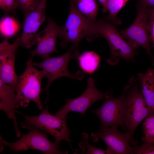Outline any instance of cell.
<instances>
[{"instance_id":"6da1fadb","label":"cell","mask_w":154,"mask_h":154,"mask_svg":"<svg viewBox=\"0 0 154 154\" xmlns=\"http://www.w3.org/2000/svg\"><path fill=\"white\" fill-rule=\"evenodd\" d=\"M70 7L69 15L64 25L60 26L59 37L62 40L61 46L65 47L71 42L78 48L79 44L86 37L90 42L95 38L94 33L95 21L81 14L77 9L72 0H70Z\"/></svg>"},{"instance_id":"7a4b0ae2","label":"cell","mask_w":154,"mask_h":154,"mask_svg":"<svg viewBox=\"0 0 154 154\" xmlns=\"http://www.w3.org/2000/svg\"><path fill=\"white\" fill-rule=\"evenodd\" d=\"M16 112L24 117V120L21 123L23 128L29 130L32 128H35L49 133L54 137L55 140L54 142L59 147L60 142L63 140L66 141L71 146L70 135L71 131L67 125V117L60 118L51 114L47 106L43 109L40 114L37 116H28L16 110Z\"/></svg>"},{"instance_id":"3957f363","label":"cell","mask_w":154,"mask_h":154,"mask_svg":"<svg viewBox=\"0 0 154 154\" xmlns=\"http://www.w3.org/2000/svg\"><path fill=\"white\" fill-rule=\"evenodd\" d=\"M80 53L78 49L72 45L66 53L60 56L51 57L50 56L39 62H33L34 66L42 69L44 78L48 79L45 87L42 90L45 91L47 98L44 102L47 104L49 101V90L50 87L55 80L62 77H67L78 80H81L84 77L83 73L78 70L76 73L72 74L69 71L68 64L70 60L77 58Z\"/></svg>"},{"instance_id":"277c9868","label":"cell","mask_w":154,"mask_h":154,"mask_svg":"<svg viewBox=\"0 0 154 154\" xmlns=\"http://www.w3.org/2000/svg\"><path fill=\"white\" fill-rule=\"evenodd\" d=\"M116 25L109 21L101 19L96 20L94 26L95 38L102 35L108 44L111 56L108 59V62L111 64L116 63L118 57L127 60H133L136 52L137 50L125 40Z\"/></svg>"},{"instance_id":"5b68a950","label":"cell","mask_w":154,"mask_h":154,"mask_svg":"<svg viewBox=\"0 0 154 154\" xmlns=\"http://www.w3.org/2000/svg\"><path fill=\"white\" fill-rule=\"evenodd\" d=\"M33 56L29 57L26 63V68L19 76L15 88L16 96L21 107L25 108L30 101L35 103L38 109H43L40 99L41 82L44 76L42 70H38L33 64Z\"/></svg>"},{"instance_id":"8992f818","label":"cell","mask_w":154,"mask_h":154,"mask_svg":"<svg viewBox=\"0 0 154 154\" xmlns=\"http://www.w3.org/2000/svg\"><path fill=\"white\" fill-rule=\"evenodd\" d=\"M137 82L132 79L130 80L133 86L131 88L129 83L130 86L126 91L127 106L123 118V122L132 140L136 144L137 141L133 137L137 128L143 119L154 113V110L149 108L147 106L139 90Z\"/></svg>"},{"instance_id":"52a82bcc","label":"cell","mask_w":154,"mask_h":154,"mask_svg":"<svg viewBox=\"0 0 154 154\" xmlns=\"http://www.w3.org/2000/svg\"><path fill=\"white\" fill-rule=\"evenodd\" d=\"M26 134H22L21 137L17 141L9 143L0 135V146L8 147L15 153L32 149L46 154H66L67 151H61L54 142L50 141L46 133L35 128L31 129Z\"/></svg>"},{"instance_id":"ba28073f","label":"cell","mask_w":154,"mask_h":154,"mask_svg":"<svg viewBox=\"0 0 154 154\" xmlns=\"http://www.w3.org/2000/svg\"><path fill=\"white\" fill-rule=\"evenodd\" d=\"M130 85L129 84L125 87L120 97H114L112 93L100 107L91 111L100 119V130L114 125L120 126L123 129L126 128L123 118L127 106L126 92Z\"/></svg>"},{"instance_id":"9c48e42d","label":"cell","mask_w":154,"mask_h":154,"mask_svg":"<svg viewBox=\"0 0 154 154\" xmlns=\"http://www.w3.org/2000/svg\"><path fill=\"white\" fill-rule=\"evenodd\" d=\"M149 8L139 3L137 6V15L134 22L120 33L135 49L137 50L139 46L143 48L154 64V59L149 44L151 39L147 29V21L150 13Z\"/></svg>"},{"instance_id":"30bf717a","label":"cell","mask_w":154,"mask_h":154,"mask_svg":"<svg viewBox=\"0 0 154 154\" xmlns=\"http://www.w3.org/2000/svg\"><path fill=\"white\" fill-rule=\"evenodd\" d=\"M110 90L105 93L99 91L96 86V80L90 76L87 79V86L84 93L79 96L66 100V102L55 115L60 118L67 117L70 112H76L84 116L89 108L95 102L106 98L112 93Z\"/></svg>"},{"instance_id":"8fae6325","label":"cell","mask_w":154,"mask_h":154,"mask_svg":"<svg viewBox=\"0 0 154 154\" xmlns=\"http://www.w3.org/2000/svg\"><path fill=\"white\" fill-rule=\"evenodd\" d=\"M117 126L114 125L100 130L99 132L92 133L93 141L97 142L101 139L107 145V154H134L131 145L137 144L132 140L129 131L122 133L118 130Z\"/></svg>"},{"instance_id":"7c38bea8","label":"cell","mask_w":154,"mask_h":154,"mask_svg":"<svg viewBox=\"0 0 154 154\" xmlns=\"http://www.w3.org/2000/svg\"><path fill=\"white\" fill-rule=\"evenodd\" d=\"M19 45V37L12 44L7 38L0 44V79L15 89L19 78L15 71V60Z\"/></svg>"},{"instance_id":"4fadbf2b","label":"cell","mask_w":154,"mask_h":154,"mask_svg":"<svg viewBox=\"0 0 154 154\" xmlns=\"http://www.w3.org/2000/svg\"><path fill=\"white\" fill-rule=\"evenodd\" d=\"M48 21L44 29L36 34L33 38L32 45L36 44L37 46L34 50L29 52L32 56L38 55L44 60L57 52L56 40L59 36L60 26L51 18H48Z\"/></svg>"},{"instance_id":"5bb4252c","label":"cell","mask_w":154,"mask_h":154,"mask_svg":"<svg viewBox=\"0 0 154 154\" xmlns=\"http://www.w3.org/2000/svg\"><path fill=\"white\" fill-rule=\"evenodd\" d=\"M47 0H39L36 6L25 17L23 31L19 37L20 45L30 48L33 38L46 18L45 11Z\"/></svg>"},{"instance_id":"9a60e30c","label":"cell","mask_w":154,"mask_h":154,"mask_svg":"<svg viewBox=\"0 0 154 154\" xmlns=\"http://www.w3.org/2000/svg\"><path fill=\"white\" fill-rule=\"evenodd\" d=\"M20 107L16 98L15 89L0 79V109L6 114L9 119L13 120L18 137L21 136V134L18 126L16 108Z\"/></svg>"},{"instance_id":"2e32d148","label":"cell","mask_w":154,"mask_h":154,"mask_svg":"<svg viewBox=\"0 0 154 154\" xmlns=\"http://www.w3.org/2000/svg\"><path fill=\"white\" fill-rule=\"evenodd\" d=\"M138 75L141 85L142 94L149 108L154 110V69L149 68Z\"/></svg>"},{"instance_id":"e0dca14e","label":"cell","mask_w":154,"mask_h":154,"mask_svg":"<svg viewBox=\"0 0 154 154\" xmlns=\"http://www.w3.org/2000/svg\"><path fill=\"white\" fill-rule=\"evenodd\" d=\"M77 58L79 67L85 73L91 74L99 67L100 56L94 51H87L79 54Z\"/></svg>"},{"instance_id":"ac0fdd59","label":"cell","mask_w":154,"mask_h":154,"mask_svg":"<svg viewBox=\"0 0 154 154\" xmlns=\"http://www.w3.org/2000/svg\"><path fill=\"white\" fill-rule=\"evenodd\" d=\"M72 0L81 14L91 20H96L98 8L96 0Z\"/></svg>"},{"instance_id":"d6986e66","label":"cell","mask_w":154,"mask_h":154,"mask_svg":"<svg viewBox=\"0 0 154 154\" xmlns=\"http://www.w3.org/2000/svg\"><path fill=\"white\" fill-rule=\"evenodd\" d=\"M19 25L13 18L5 16L1 20L0 31L5 38L8 39L15 35L19 31Z\"/></svg>"},{"instance_id":"ffe728a7","label":"cell","mask_w":154,"mask_h":154,"mask_svg":"<svg viewBox=\"0 0 154 154\" xmlns=\"http://www.w3.org/2000/svg\"><path fill=\"white\" fill-rule=\"evenodd\" d=\"M128 0H108L107 7L109 15L108 21L115 25L120 23L117 18V15Z\"/></svg>"},{"instance_id":"44dd1931","label":"cell","mask_w":154,"mask_h":154,"mask_svg":"<svg viewBox=\"0 0 154 154\" xmlns=\"http://www.w3.org/2000/svg\"><path fill=\"white\" fill-rule=\"evenodd\" d=\"M142 131L145 134L141 139L143 142L154 143V113L145 119Z\"/></svg>"},{"instance_id":"7402d4cb","label":"cell","mask_w":154,"mask_h":154,"mask_svg":"<svg viewBox=\"0 0 154 154\" xmlns=\"http://www.w3.org/2000/svg\"><path fill=\"white\" fill-rule=\"evenodd\" d=\"M82 141L79 143L80 148L82 150L80 154H107L106 150L96 147L91 145L88 142V135L85 132L82 133Z\"/></svg>"},{"instance_id":"603a6c76","label":"cell","mask_w":154,"mask_h":154,"mask_svg":"<svg viewBox=\"0 0 154 154\" xmlns=\"http://www.w3.org/2000/svg\"><path fill=\"white\" fill-rule=\"evenodd\" d=\"M17 8L21 10L25 17L37 5L39 0H16Z\"/></svg>"},{"instance_id":"cb8c5ba5","label":"cell","mask_w":154,"mask_h":154,"mask_svg":"<svg viewBox=\"0 0 154 154\" xmlns=\"http://www.w3.org/2000/svg\"><path fill=\"white\" fill-rule=\"evenodd\" d=\"M133 147L135 154H154V143L144 142L142 145H133Z\"/></svg>"},{"instance_id":"d4e9b609","label":"cell","mask_w":154,"mask_h":154,"mask_svg":"<svg viewBox=\"0 0 154 154\" xmlns=\"http://www.w3.org/2000/svg\"><path fill=\"white\" fill-rule=\"evenodd\" d=\"M0 8L5 12L14 13L17 8L16 0H0Z\"/></svg>"},{"instance_id":"484cf974","label":"cell","mask_w":154,"mask_h":154,"mask_svg":"<svg viewBox=\"0 0 154 154\" xmlns=\"http://www.w3.org/2000/svg\"><path fill=\"white\" fill-rule=\"evenodd\" d=\"M149 20L148 22L147 29L151 40L154 47V8L150 9Z\"/></svg>"},{"instance_id":"4316f807","label":"cell","mask_w":154,"mask_h":154,"mask_svg":"<svg viewBox=\"0 0 154 154\" xmlns=\"http://www.w3.org/2000/svg\"><path fill=\"white\" fill-rule=\"evenodd\" d=\"M139 3L146 7L154 8V0H139Z\"/></svg>"},{"instance_id":"83f0119b","label":"cell","mask_w":154,"mask_h":154,"mask_svg":"<svg viewBox=\"0 0 154 154\" xmlns=\"http://www.w3.org/2000/svg\"><path fill=\"white\" fill-rule=\"evenodd\" d=\"M102 5L103 8L102 11L104 13H106L108 11L107 2L108 0H98Z\"/></svg>"}]
</instances>
